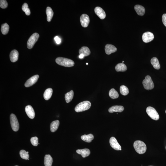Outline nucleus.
Masks as SVG:
<instances>
[{
	"label": "nucleus",
	"instance_id": "obj_1",
	"mask_svg": "<svg viewBox=\"0 0 166 166\" xmlns=\"http://www.w3.org/2000/svg\"><path fill=\"white\" fill-rule=\"evenodd\" d=\"M134 147L137 152L139 154H144L147 149V146L145 144L140 140H137L134 142Z\"/></svg>",
	"mask_w": 166,
	"mask_h": 166
},
{
	"label": "nucleus",
	"instance_id": "obj_2",
	"mask_svg": "<svg viewBox=\"0 0 166 166\" xmlns=\"http://www.w3.org/2000/svg\"><path fill=\"white\" fill-rule=\"evenodd\" d=\"M56 63L62 66L71 67L74 66V63L72 60L66 58L58 57L56 60Z\"/></svg>",
	"mask_w": 166,
	"mask_h": 166
},
{
	"label": "nucleus",
	"instance_id": "obj_3",
	"mask_svg": "<svg viewBox=\"0 0 166 166\" xmlns=\"http://www.w3.org/2000/svg\"><path fill=\"white\" fill-rule=\"evenodd\" d=\"M91 103L88 101H84L80 103L76 106L75 110L77 112H84L90 108Z\"/></svg>",
	"mask_w": 166,
	"mask_h": 166
},
{
	"label": "nucleus",
	"instance_id": "obj_4",
	"mask_svg": "<svg viewBox=\"0 0 166 166\" xmlns=\"http://www.w3.org/2000/svg\"><path fill=\"white\" fill-rule=\"evenodd\" d=\"M144 87L146 90H152L154 88V84L150 76H147L145 77V79L143 82Z\"/></svg>",
	"mask_w": 166,
	"mask_h": 166
},
{
	"label": "nucleus",
	"instance_id": "obj_5",
	"mask_svg": "<svg viewBox=\"0 0 166 166\" xmlns=\"http://www.w3.org/2000/svg\"><path fill=\"white\" fill-rule=\"evenodd\" d=\"M39 34L35 33L31 36L27 42V47L29 49H31L33 47L39 38Z\"/></svg>",
	"mask_w": 166,
	"mask_h": 166
},
{
	"label": "nucleus",
	"instance_id": "obj_6",
	"mask_svg": "<svg viewBox=\"0 0 166 166\" xmlns=\"http://www.w3.org/2000/svg\"><path fill=\"white\" fill-rule=\"evenodd\" d=\"M147 113L153 120H158L159 118V116L156 109L154 108L149 107L146 109Z\"/></svg>",
	"mask_w": 166,
	"mask_h": 166
},
{
	"label": "nucleus",
	"instance_id": "obj_7",
	"mask_svg": "<svg viewBox=\"0 0 166 166\" xmlns=\"http://www.w3.org/2000/svg\"><path fill=\"white\" fill-rule=\"evenodd\" d=\"M11 126L14 131H17L19 129V124L16 116L14 114H11L10 116Z\"/></svg>",
	"mask_w": 166,
	"mask_h": 166
},
{
	"label": "nucleus",
	"instance_id": "obj_8",
	"mask_svg": "<svg viewBox=\"0 0 166 166\" xmlns=\"http://www.w3.org/2000/svg\"><path fill=\"white\" fill-rule=\"evenodd\" d=\"M80 21L82 27H87L88 26L90 23V18L87 14H82L80 17Z\"/></svg>",
	"mask_w": 166,
	"mask_h": 166
},
{
	"label": "nucleus",
	"instance_id": "obj_9",
	"mask_svg": "<svg viewBox=\"0 0 166 166\" xmlns=\"http://www.w3.org/2000/svg\"><path fill=\"white\" fill-rule=\"evenodd\" d=\"M109 143L111 147L115 150H121V147L118 143L117 140L114 137H112L109 140Z\"/></svg>",
	"mask_w": 166,
	"mask_h": 166
},
{
	"label": "nucleus",
	"instance_id": "obj_10",
	"mask_svg": "<svg viewBox=\"0 0 166 166\" xmlns=\"http://www.w3.org/2000/svg\"><path fill=\"white\" fill-rule=\"evenodd\" d=\"M154 36L152 33L147 32L144 33L142 36V39L144 42L148 43L154 39Z\"/></svg>",
	"mask_w": 166,
	"mask_h": 166
},
{
	"label": "nucleus",
	"instance_id": "obj_11",
	"mask_svg": "<svg viewBox=\"0 0 166 166\" xmlns=\"http://www.w3.org/2000/svg\"><path fill=\"white\" fill-rule=\"evenodd\" d=\"M39 78V76L38 75L33 76L26 82L25 84V87H28L32 86L37 82Z\"/></svg>",
	"mask_w": 166,
	"mask_h": 166
},
{
	"label": "nucleus",
	"instance_id": "obj_12",
	"mask_svg": "<svg viewBox=\"0 0 166 166\" xmlns=\"http://www.w3.org/2000/svg\"><path fill=\"white\" fill-rule=\"evenodd\" d=\"M94 12L98 17L101 19H105L106 14L105 12L101 7H97L94 9Z\"/></svg>",
	"mask_w": 166,
	"mask_h": 166
},
{
	"label": "nucleus",
	"instance_id": "obj_13",
	"mask_svg": "<svg viewBox=\"0 0 166 166\" xmlns=\"http://www.w3.org/2000/svg\"><path fill=\"white\" fill-rule=\"evenodd\" d=\"M26 112L28 117L31 119H33L35 117V112L33 107L30 105L27 106L25 107Z\"/></svg>",
	"mask_w": 166,
	"mask_h": 166
},
{
	"label": "nucleus",
	"instance_id": "obj_14",
	"mask_svg": "<svg viewBox=\"0 0 166 166\" xmlns=\"http://www.w3.org/2000/svg\"><path fill=\"white\" fill-rule=\"evenodd\" d=\"M105 50L106 53L108 55L110 54L117 51V49L114 46L110 44H107L106 45Z\"/></svg>",
	"mask_w": 166,
	"mask_h": 166
},
{
	"label": "nucleus",
	"instance_id": "obj_15",
	"mask_svg": "<svg viewBox=\"0 0 166 166\" xmlns=\"http://www.w3.org/2000/svg\"><path fill=\"white\" fill-rule=\"evenodd\" d=\"M124 107L121 105H114L111 107L109 109V112H121L124 110Z\"/></svg>",
	"mask_w": 166,
	"mask_h": 166
},
{
	"label": "nucleus",
	"instance_id": "obj_16",
	"mask_svg": "<svg viewBox=\"0 0 166 166\" xmlns=\"http://www.w3.org/2000/svg\"><path fill=\"white\" fill-rule=\"evenodd\" d=\"M19 52L16 50H12L10 54L11 61L12 62H15L18 61L19 58Z\"/></svg>",
	"mask_w": 166,
	"mask_h": 166
},
{
	"label": "nucleus",
	"instance_id": "obj_17",
	"mask_svg": "<svg viewBox=\"0 0 166 166\" xmlns=\"http://www.w3.org/2000/svg\"><path fill=\"white\" fill-rule=\"evenodd\" d=\"M76 152L77 154L81 155L83 158L88 157L90 154V150L88 149H77L76 150Z\"/></svg>",
	"mask_w": 166,
	"mask_h": 166
},
{
	"label": "nucleus",
	"instance_id": "obj_18",
	"mask_svg": "<svg viewBox=\"0 0 166 166\" xmlns=\"http://www.w3.org/2000/svg\"><path fill=\"white\" fill-rule=\"evenodd\" d=\"M134 9L138 15L143 16L145 12V9L144 7L139 5H137L134 6Z\"/></svg>",
	"mask_w": 166,
	"mask_h": 166
},
{
	"label": "nucleus",
	"instance_id": "obj_19",
	"mask_svg": "<svg viewBox=\"0 0 166 166\" xmlns=\"http://www.w3.org/2000/svg\"><path fill=\"white\" fill-rule=\"evenodd\" d=\"M79 53L80 54H83L85 57L88 56L90 54V51L88 48L87 47H83L79 50Z\"/></svg>",
	"mask_w": 166,
	"mask_h": 166
},
{
	"label": "nucleus",
	"instance_id": "obj_20",
	"mask_svg": "<svg viewBox=\"0 0 166 166\" xmlns=\"http://www.w3.org/2000/svg\"><path fill=\"white\" fill-rule=\"evenodd\" d=\"M59 120H56L51 123L50 125V130L51 132H54L57 130L59 125Z\"/></svg>",
	"mask_w": 166,
	"mask_h": 166
},
{
	"label": "nucleus",
	"instance_id": "obj_21",
	"mask_svg": "<svg viewBox=\"0 0 166 166\" xmlns=\"http://www.w3.org/2000/svg\"><path fill=\"white\" fill-rule=\"evenodd\" d=\"M116 71L117 72H124L127 70L126 66L123 63H119L115 67Z\"/></svg>",
	"mask_w": 166,
	"mask_h": 166
},
{
	"label": "nucleus",
	"instance_id": "obj_22",
	"mask_svg": "<svg viewBox=\"0 0 166 166\" xmlns=\"http://www.w3.org/2000/svg\"><path fill=\"white\" fill-rule=\"evenodd\" d=\"M53 160L50 155H46L45 156L44 164L45 166H52Z\"/></svg>",
	"mask_w": 166,
	"mask_h": 166
},
{
	"label": "nucleus",
	"instance_id": "obj_23",
	"mask_svg": "<svg viewBox=\"0 0 166 166\" xmlns=\"http://www.w3.org/2000/svg\"><path fill=\"white\" fill-rule=\"evenodd\" d=\"M46 13L47 21L50 22L52 20L54 15V12L50 7H47L46 8Z\"/></svg>",
	"mask_w": 166,
	"mask_h": 166
},
{
	"label": "nucleus",
	"instance_id": "obj_24",
	"mask_svg": "<svg viewBox=\"0 0 166 166\" xmlns=\"http://www.w3.org/2000/svg\"><path fill=\"white\" fill-rule=\"evenodd\" d=\"M81 138L83 141L87 143H90L94 139V136L92 134H89L87 135L85 134L81 137Z\"/></svg>",
	"mask_w": 166,
	"mask_h": 166
},
{
	"label": "nucleus",
	"instance_id": "obj_25",
	"mask_svg": "<svg viewBox=\"0 0 166 166\" xmlns=\"http://www.w3.org/2000/svg\"><path fill=\"white\" fill-rule=\"evenodd\" d=\"M151 63L154 69H157V70H159L160 69V66L159 62L157 58H152L151 60Z\"/></svg>",
	"mask_w": 166,
	"mask_h": 166
},
{
	"label": "nucleus",
	"instance_id": "obj_26",
	"mask_svg": "<svg viewBox=\"0 0 166 166\" xmlns=\"http://www.w3.org/2000/svg\"><path fill=\"white\" fill-rule=\"evenodd\" d=\"M52 93L53 90L52 88H49L46 90L43 94L45 99L48 100L50 99L52 95Z\"/></svg>",
	"mask_w": 166,
	"mask_h": 166
},
{
	"label": "nucleus",
	"instance_id": "obj_27",
	"mask_svg": "<svg viewBox=\"0 0 166 166\" xmlns=\"http://www.w3.org/2000/svg\"><path fill=\"white\" fill-rule=\"evenodd\" d=\"M74 95V93L73 91L72 90L70 92L67 93L65 94V99L67 103H70L73 98Z\"/></svg>",
	"mask_w": 166,
	"mask_h": 166
},
{
	"label": "nucleus",
	"instance_id": "obj_28",
	"mask_svg": "<svg viewBox=\"0 0 166 166\" xmlns=\"http://www.w3.org/2000/svg\"><path fill=\"white\" fill-rule=\"evenodd\" d=\"M109 96L113 99H116L119 97V94L117 91L114 88L111 89L109 92Z\"/></svg>",
	"mask_w": 166,
	"mask_h": 166
},
{
	"label": "nucleus",
	"instance_id": "obj_29",
	"mask_svg": "<svg viewBox=\"0 0 166 166\" xmlns=\"http://www.w3.org/2000/svg\"><path fill=\"white\" fill-rule=\"evenodd\" d=\"M9 29V26L7 23L3 24L1 26V31L2 33L4 35L8 33Z\"/></svg>",
	"mask_w": 166,
	"mask_h": 166
},
{
	"label": "nucleus",
	"instance_id": "obj_30",
	"mask_svg": "<svg viewBox=\"0 0 166 166\" xmlns=\"http://www.w3.org/2000/svg\"><path fill=\"white\" fill-rule=\"evenodd\" d=\"M120 92L123 95H127L129 93L128 88L124 85H122L120 87Z\"/></svg>",
	"mask_w": 166,
	"mask_h": 166
},
{
	"label": "nucleus",
	"instance_id": "obj_31",
	"mask_svg": "<svg viewBox=\"0 0 166 166\" xmlns=\"http://www.w3.org/2000/svg\"><path fill=\"white\" fill-rule=\"evenodd\" d=\"M28 153V152H26L24 150H22L20 151L19 154L22 158L25 160H29Z\"/></svg>",
	"mask_w": 166,
	"mask_h": 166
},
{
	"label": "nucleus",
	"instance_id": "obj_32",
	"mask_svg": "<svg viewBox=\"0 0 166 166\" xmlns=\"http://www.w3.org/2000/svg\"><path fill=\"white\" fill-rule=\"evenodd\" d=\"M31 142L34 146H37L38 144V138L36 137H32L31 139Z\"/></svg>",
	"mask_w": 166,
	"mask_h": 166
},
{
	"label": "nucleus",
	"instance_id": "obj_33",
	"mask_svg": "<svg viewBox=\"0 0 166 166\" xmlns=\"http://www.w3.org/2000/svg\"><path fill=\"white\" fill-rule=\"evenodd\" d=\"M8 6V3L5 0H1L0 1V7L2 8L5 9Z\"/></svg>",
	"mask_w": 166,
	"mask_h": 166
},
{
	"label": "nucleus",
	"instance_id": "obj_34",
	"mask_svg": "<svg viewBox=\"0 0 166 166\" xmlns=\"http://www.w3.org/2000/svg\"><path fill=\"white\" fill-rule=\"evenodd\" d=\"M28 5L27 4V3H24L22 7V9L23 12H25L29 8H28Z\"/></svg>",
	"mask_w": 166,
	"mask_h": 166
},
{
	"label": "nucleus",
	"instance_id": "obj_35",
	"mask_svg": "<svg viewBox=\"0 0 166 166\" xmlns=\"http://www.w3.org/2000/svg\"><path fill=\"white\" fill-rule=\"evenodd\" d=\"M162 21L164 25L166 27V14H164L162 15Z\"/></svg>",
	"mask_w": 166,
	"mask_h": 166
},
{
	"label": "nucleus",
	"instance_id": "obj_36",
	"mask_svg": "<svg viewBox=\"0 0 166 166\" xmlns=\"http://www.w3.org/2000/svg\"><path fill=\"white\" fill-rule=\"evenodd\" d=\"M55 41L56 43L57 44H59L61 42V39L58 36H56L54 38Z\"/></svg>",
	"mask_w": 166,
	"mask_h": 166
},
{
	"label": "nucleus",
	"instance_id": "obj_37",
	"mask_svg": "<svg viewBox=\"0 0 166 166\" xmlns=\"http://www.w3.org/2000/svg\"><path fill=\"white\" fill-rule=\"evenodd\" d=\"M79 57L80 59H82L84 58V56L83 54H81L79 55Z\"/></svg>",
	"mask_w": 166,
	"mask_h": 166
},
{
	"label": "nucleus",
	"instance_id": "obj_38",
	"mask_svg": "<svg viewBox=\"0 0 166 166\" xmlns=\"http://www.w3.org/2000/svg\"><path fill=\"white\" fill-rule=\"evenodd\" d=\"M88 63H86L87 65H88Z\"/></svg>",
	"mask_w": 166,
	"mask_h": 166
},
{
	"label": "nucleus",
	"instance_id": "obj_39",
	"mask_svg": "<svg viewBox=\"0 0 166 166\" xmlns=\"http://www.w3.org/2000/svg\"><path fill=\"white\" fill-rule=\"evenodd\" d=\"M124 61H123V63H124Z\"/></svg>",
	"mask_w": 166,
	"mask_h": 166
},
{
	"label": "nucleus",
	"instance_id": "obj_40",
	"mask_svg": "<svg viewBox=\"0 0 166 166\" xmlns=\"http://www.w3.org/2000/svg\"><path fill=\"white\" fill-rule=\"evenodd\" d=\"M15 166H18V165H16Z\"/></svg>",
	"mask_w": 166,
	"mask_h": 166
},
{
	"label": "nucleus",
	"instance_id": "obj_41",
	"mask_svg": "<svg viewBox=\"0 0 166 166\" xmlns=\"http://www.w3.org/2000/svg\"><path fill=\"white\" fill-rule=\"evenodd\" d=\"M165 113H166V110L165 111Z\"/></svg>",
	"mask_w": 166,
	"mask_h": 166
},
{
	"label": "nucleus",
	"instance_id": "obj_42",
	"mask_svg": "<svg viewBox=\"0 0 166 166\" xmlns=\"http://www.w3.org/2000/svg\"></svg>",
	"mask_w": 166,
	"mask_h": 166
}]
</instances>
